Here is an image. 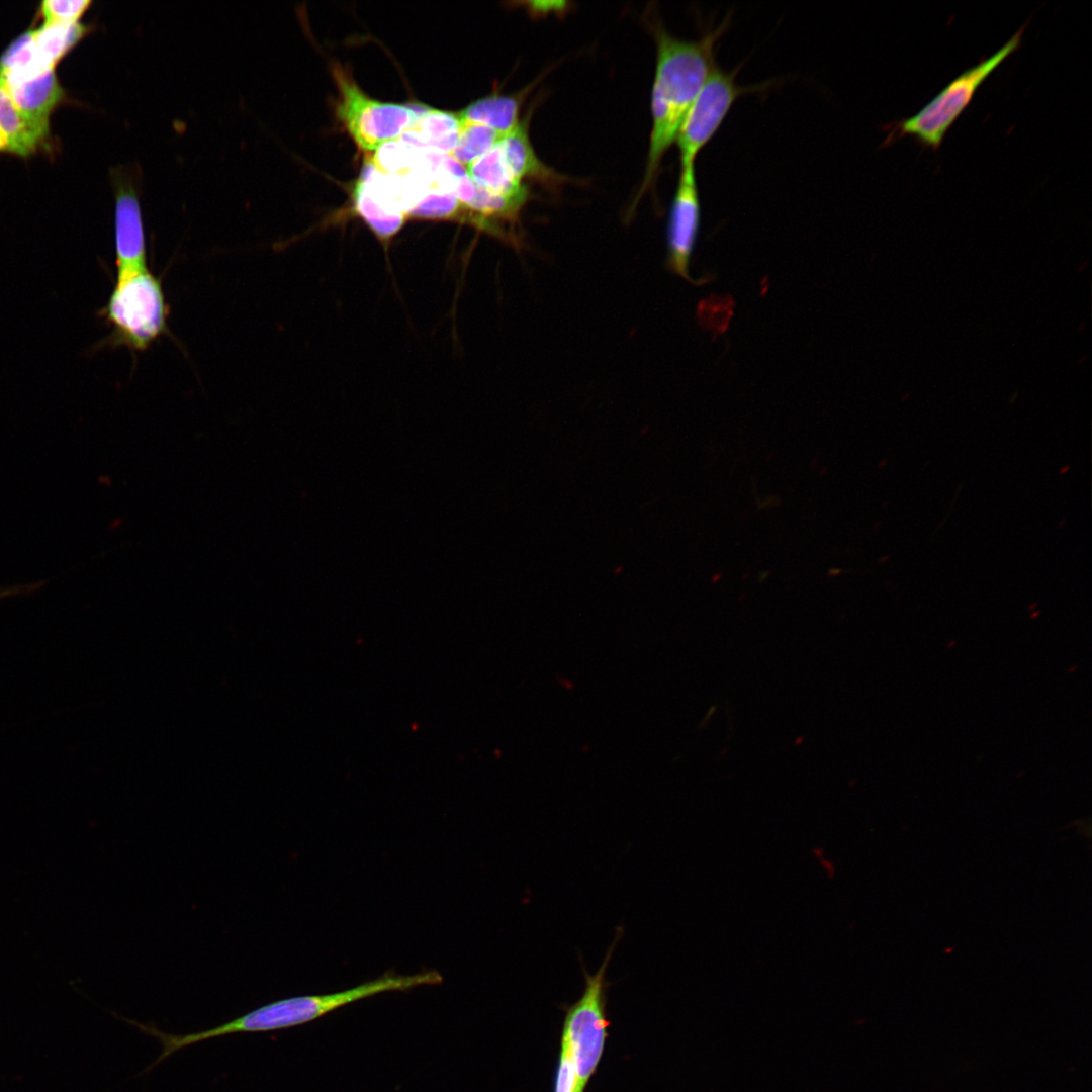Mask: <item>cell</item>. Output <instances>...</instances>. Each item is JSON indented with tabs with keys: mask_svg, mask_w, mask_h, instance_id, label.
I'll list each match as a JSON object with an SVG mask.
<instances>
[{
	"mask_svg": "<svg viewBox=\"0 0 1092 1092\" xmlns=\"http://www.w3.org/2000/svg\"><path fill=\"white\" fill-rule=\"evenodd\" d=\"M727 26L725 20L696 40L676 38L660 26L656 29L652 130L642 189L654 179L663 156L675 142L691 105L715 66V47Z\"/></svg>",
	"mask_w": 1092,
	"mask_h": 1092,
	"instance_id": "6da1fadb",
	"label": "cell"
},
{
	"mask_svg": "<svg viewBox=\"0 0 1092 1092\" xmlns=\"http://www.w3.org/2000/svg\"><path fill=\"white\" fill-rule=\"evenodd\" d=\"M99 315L112 328L99 347L147 350L168 332L169 305L160 278L148 268L116 277Z\"/></svg>",
	"mask_w": 1092,
	"mask_h": 1092,
	"instance_id": "7a4b0ae2",
	"label": "cell"
},
{
	"mask_svg": "<svg viewBox=\"0 0 1092 1092\" xmlns=\"http://www.w3.org/2000/svg\"><path fill=\"white\" fill-rule=\"evenodd\" d=\"M442 982V975L435 970L405 976L385 974L337 993L298 996L271 1002L244 1014L243 1026L251 1033L286 1029L308 1023L340 1007L379 993L406 991Z\"/></svg>",
	"mask_w": 1092,
	"mask_h": 1092,
	"instance_id": "3957f363",
	"label": "cell"
},
{
	"mask_svg": "<svg viewBox=\"0 0 1092 1092\" xmlns=\"http://www.w3.org/2000/svg\"><path fill=\"white\" fill-rule=\"evenodd\" d=\"M623 935V926H618L614 940L595 974L587 972L580 958L584 975L582 995L571 1005H561L565 1012L561 1037L566 1040L574 1064L577 1079L576 1092L585 1091L604 1053L608 1037L607 1029L610 1025L606 1016V1005L607 992L611 983L607 980L606 974L616 946Z\"/></svg>",
	"mask_w": 1092,
	"mask_h": 1092,
	"instance_id": "277c9868",
	"label": "cell"
},
{
	"mask_svg": "<svg viewBox=\"0 0 1092 1092\" xmlns=\"http://www.w3.org/2000/svg\"><path fill=\"white\" fill-rule=\"evenodd\" d=\"M1024 27L1022 26L991 57L952 80L916 114L896 122L888 140L911 135L922 146L937 150L952 123L970 104L983 82L1020 47Z\"/></svg>",
	"mask_w": 1092,
	"mask_h": 1092,
	"instance_id": "5b68a950",
	"label": "cell"
},
{
	"mask_svg": "<svg viewBox=\"0 0 1092 1092\" xmlns=\"http://www.w3.org/2000/svg\"><path fill=\"white\" fill-rule=\"evenodd\" d=\"M339 88L336 112L363 150H376L405 132L417 117L410 106L383 103L365 95L341 68L334 69Z\"/></svg>",
	"mask_w": 1092,
	"mask_h": 1092,
	"instance_id": "8992f818",
	"label": "cell"
},
{
	"mask_svg": "<svg viewBox=\"0 0 1092 1092\" xmlns=\"http://www.w3.org/2000/svg\"><path fill=\"white\" fill-rule=\"evenodd\" d=\"M737 70L724 71L716 65L691 105L676 136L680 165L695 163L696 157L719 129L737 97L746 89L737 85Z\"/></svg>",
	"mask_w": 1092,
	"mask_h": 1092,
	"instance_id": "52a82bcc",
	"label": "cell"
},
{
	"mask_svg": "<svg viewBox=\"0 0 1092 1092\" xmlns=\"http://www.w3.org/2000/svg\"><path fill=\"white\" fill-rule=\"evenodd\" d=\"M115 193L114 242L116 277L147 269V249L136 178L119 167L111 171Z\"/></svg>",
	"mask_w": 1092,
	"mask_h": 1092,
	"instance_id": "ba28073f",
	"label": "cell"
},
{
	"mask_svg": "<svg viewBox=\"0 0 1092 1092\" xmlns=\"http://www.w3.org/2000/svg\"><path fill=\"white\" fill-rule=\"evenodd\" d=\"M700 210L695 163L681 165L668 218L667 264L672 272L691 281L689 265L698 238Z\"/></svg>",
	"mask_w": 1092,
	"mask_h": 1092,
	"instance_id": "9c48e42d",
	"label": "cell"
},
{
	"mask_svg": "<svg viewBox=\"0 0 1092 1092\" xmlns=\"http://www.w3.org/2000/svg\"><path fill=\"white\" fill-rule=\"evenodd\" d=\"M2 87L24 118L39 132L49 136L50 114L64 97L55 69L29 80Z\"/></svg>",
	"mask_w": 1092,
	"mask_h": 1092,
	"instance_id": "30bf717a",
	"label": "cell"
},
{
	"mask_svg": "<svg viewBox=\"0 0 1092 1092\" xmlns=\"http://www.w3.org/2000/svg\"><path fill=\"white\" fill-rule=\"evenodd\" d=\"M461 122L456 113L429 108L404 133L401 141L418 149L451 154L456 147Z\"/></svg>",
	"mask_w": 1092,
	"mask_h": 1092,
	"instance_id": "8fae6325",
	"label": "cell"
},
{
	"mask_svg": "<svg viewBox=\"0 0 1092 1092\" xmlns=\"http://www.w3.org/2000/svg\"><path fill=\"white\" fill-rule=\"evenodd\" d=\"M498 143L465 167L466 172L478 187L492 194L526 201L527 188L508 169Z\"/></svg>",
	"mask_w": 1092,
	"mask_h": 1092,
	"instance_id": "7c38bea8",
	"label": "cell"
},
{
	"mask_svg": "<svg viewBox=\"0 0 1092 1092\" xmlns=\"http://www.w3.org/2000/svg\"><path fill=\"white\" fill-rule=\"evenodd\" d=\"M48 139L20 113L9 94L0 86V151L25 157Z\"/></svg>",
	"mask_w": 1092,
	"mask_h": 1092,
	"instance_id": "4fadbf2b",
	"label": "cell"
},
{
	"mask_svg": "<svg viewBox=\"0 0 1092 1092\" xmlns=\"http://www.w3.org/2000/svg\"><path fill=\"white\" fill-rule=\"evenodd\" d=\"M520 107L518 96L491 95L474 101L456 115L460 122L483 124L507 135L521 124Z\"/></svg>",
	"mask_w": 1092,
	"mask_h": 1092,
	"instance_id": "5bb4252c",
	"label": "cell"
},
{
	"mask_svg": "<svg viewBox=\"0 0 1092 1092\" xmlns=\"http://www.w3.org/2000/svg\"><path fill=\"white\" fill-rule=\"evenodd\" d=\"M498 145L505 164L518 181L522 182L524 178L557 180V175L535 155L525 124L505 135Z\"/></svg>",
	"mask_w": 1092,
	"mask_h": 1092,
	"instance_id": "9a60e30c",
	"label": "cell"
},
{
	"mask_svg": "<svg viewBox=\"0 0 1092 1092\" xmlns=\"http://www.w3.org/2000/svg\"><path fill=\"white\" fill-rule=\"evenodd\" d=\"M88 32V27L80 21L72 23H43L33 30V37L40 57L52 67H56L73 47Z\"/></svg>",
	"mask_w": 1092,
	"mask_h": 1092,
	"instance_id": "2e32d148",
	"label": "cell"
},
{
	"mask_svg": "<svg viewBox=\"0 0 1092 1092\" xmlns=\"http://www.w3.org/2000/svg\"><path fill=\"white\" fill-rule=\"evenodd\" d=\"M505 135L495 129L470 122H461L456 147L452 157L467 167L492 149Z\"/></svg>",
	"mask_w": 1092,
	"mask_h": 1092,
	"instance_id": "e0dca14e",
	"label": "cell"
},
{
	"mask_svg": "<svg viewBox=\"0 0 1092 1092\" xmlns=\"http://www.w3.org/2000/svg\"><path fill=\"white\" fill-rule=\"evenodd\" d=\"M355 211L366 221L371 230L382 240H388L403 224L404 220L387 214L371 198L363 181H357L353 190Z\"/></svg>",
	"mask_w": 1092,
	"mask_h": 1092,
	"instance_id": "ac0fdd59",
	"label": "cell"
},
{
	"mask_svg": "<svg viewBox=\"0 0 1092 1092\" xmlns=\"http://www.w3.org/2000/svg\"><path fill=\"white\" fill-rule=\"evenodd\" d=\"M417 149L402 141H389L376 149L371 161L384 174L403 175L419 166L422 155Z\"/></svg>",
	"mask_w": 1092,
	"mask_h": 1092,
	"instance_id": "d6986e66",
	"label": "cell"
},
{
	"mask_svg": "<svg viewBox=\"0 0 1092 1092\" xmlns=\"http://www.w3.org/2000/svg\"><path fill=\"white\" fill-rule=\"evenodd\" d=\"M408 216L428 219H462L463 208L451 192L430 190L411 210Z\"/></svg>",
	"mask_w": 1092,
	"mask_h": 1092,
	"instance_id": "ffe728a7",
	"label": "cell"
},
{
	"mask_svg": "<svg viewBox=\"0 0 1092 1092\" xmlns=\"http://www.w3.org/2000/svg\"><path fill=\"white\" fill-rule=\"evenodd\" d=\"M88 0H46L40 5V13L46 23H72L90 6Z\"/></svg>",
	"mask_w": 1092,
	"mask_h": 1092,
	"instance_id": "44dd1931",
	"label": "cell"
},
{
	"mask_svg": "<svg viewBox=\"0 0 1092 1092\" xmlns=\"http://www.w3.org/2000/svg\"><path fill=\"white\" fill-rule=\"evenodd\" d=\"M577 1079L568 1044L561 1037L559 1064L556 1071L554 1092H576Z\"/></svg>",
	"mask_w": 1092,
	"mask_h": 1092,
	"instance_id": "7402d4cb",
	"label": "cell"
},
{
	"mask_svg": "<svg viewBox=\"0 0 1092 1092\" xmlns=\"http://www.w3.org/2000/svg\"><path fill=\"white\" fill-rule=\"evenodd\" d=\"M44 584L46 581H36L0 586V600L15 596L30 595L39 590Z\"/></svg>",
	"mask_w": 1092,
	"mask_h": 1092,
	"instance_id": "603a6c76",
	"label": "cell"
}]
</instances>
